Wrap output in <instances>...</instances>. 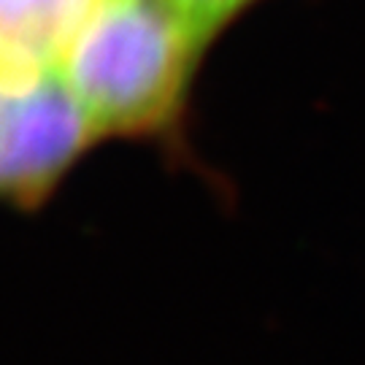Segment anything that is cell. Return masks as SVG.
Returning a JSON list of instances; mask_svg holds the SVG:
<instances>
[{"instance_id":"1","label":"cell","mask_w":365,"mask_h":365,"mask_svg":"<svg viewBox=\"0 0 365 365\" xmlns=\"http://www.w3.org/2000/svg\"><path fill=\"white\" fill-rule=\"evenodd\" d=\"M206 43L170 0H95L57 73L95 133L173 122Z\"/></svg>"},{"instance_id":"2","label":"cell","mask_w":365,"mask_h":365,"mask_svg":"<svg viewBox=\"0 0 365 365\" xmlns=\"http://www.w3.org/2000/svg\"><path fill=\"white\" fill-rule=\"evenodd\" d=\"M92 135V122L57 71L0 68V197H41Z\"/></svg>"},{"instance_id":"3","label":"cell","mask_w":365,"mask_h":365,"mask_svg":"<svg viewBox=\"0 0 365 365\" xmlns=\"http://www.w3.org/2000/svg\"><path fill=\"white\" fill-rule=\"evenodd\" d=\"M95 0H0V68L57 71Z\"/></svg>"},{"instance_id":"4","label":"cell","mask_w":365,"mask_h":365,"mask_svg":"<svg viewBox=\"0 0 365 365\" xmlns=\"http://www.w3.org/2000/svg\"><path fill=\"white\" fill-rule=\"evenodd\" d=\"M255 0H170V6L187 19V25L195 30L203 43H209L222 27L233 22Z\"/></svg>"}]
</instances>
